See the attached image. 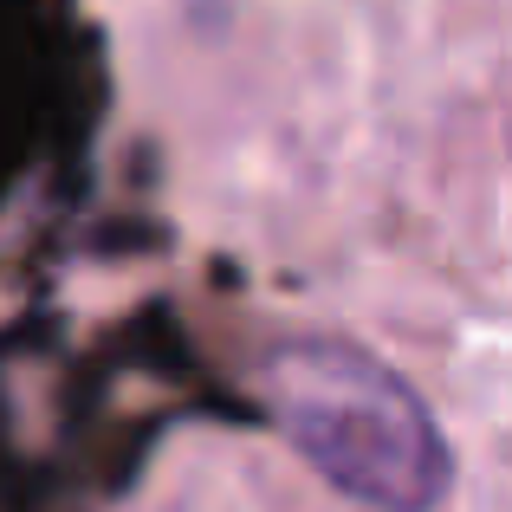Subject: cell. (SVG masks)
Returning a JSON list of instances; mask_svg holds the SVG:
<instances>
[{
	"mask_svg": "<svg viewBox=\"0 0 512 512\" xmlns=\"http://www.w3.org/2000/svg\"><path fill=\"white\" fill-rule=\"evenodd\" d=\"M266 396L292 448L357 506L435 512L448 500V441L428 402L383 357L344 338L279 344L266 363Z\"/></svg>",
	"mask_w": 512,
	"mask_h": 512,
	"instance_id": "cell-1",
	"label": "cell"
}]
</instances>
